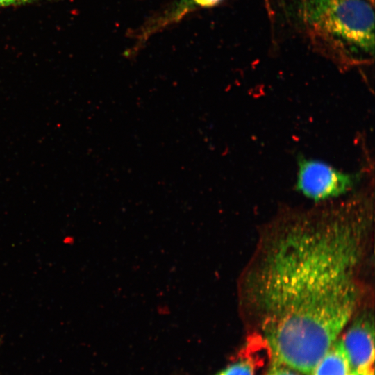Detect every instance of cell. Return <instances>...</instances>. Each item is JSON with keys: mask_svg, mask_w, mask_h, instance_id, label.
<instances>
[{"mask_svg": "<svg viewBox=\"0 0 375 375\" xmlns=\"http://www.w3.org/2000/svg\"><path fill=\"white\" fill-rule=\"evenodd\" d=\"M369 206L284 216L262 233L243 273L241 306L273 363L306 375L365 306L373 232Z\"/></svg>", "mask_w": 375, "mask_h": 375, "instance_id": "obj_1", "label": "cell"}, {"mask_svg": "<svg viewBox=\"0 0 375 375\" xmlns=\"http://www.w3.org/2000/svg\"><path fill=\"white\" fill-rule=\"evenodd\" d=\"M304 14L320 33L354 49L373 53L374 12L368 0H306Z\"/></svg>", "mask_w": 375, "mask_h": 375, "instance_id": "obj_2", "label": "cell"}, {"mask_svg": "<svg viewBox=\"0 0 375 375\" xmlns=\"http://www.w3.org/2000/svg\"><path fill=\"white\" fill-rule=\"evenodd\" d=\"M359 177L358 174L343 172L324 162L301 157L296 188L307 198L320 202L345 194Z\"/></svg>", "mask_w": 375, "mask_h": 375, "instance_id": "obj_3", "label": "cell"}, {"mask_svg": "<svg viewBox=\"0 0 375 375\" xmlns=\"http://www.w3.org/2000/svg\"><path fill=\"white\" fill-rule=\"evenodd\" d=\"M369 303L362 308L340 337L347 358L350 372L374 375V317Z\"/></svg>", "mask_w": 375, "mask_h": 375, "instance_id": "obj_4", "label": "cell"}, {"mask_svg": "<svg viewBox=\"0 0 375 375\" xmlns=\"http://www.w3.org/2000/svg\"><path fill=\"white\" fill-rule=\"evenodd\" d=\"M349 373L346 353L338 338L316 365L310 375H349Z\"/></svg>", "mask_w": 375, "mask_h": 375, "instance_id": "obj_5", "label": "cell"}, {"mask_svg": "<svg viewBox=\"0 0 375 375\" xmlns=\"http://www.w3.org/2000/svg\"><path fill=\"white\" fill-rule=\"evenodd\" d=\"M253 361V360L248 358L242 360L228 366L216 375H254L255 365Z\"/></svg>", "mask_w": 375, "mask_h": 375, "instance_id": "obj_6", "label": "cell"}, {"mask_svg": "<svg viewBox=\"0 0 375 375\" xmlns=\"http://www.w3.org/2000/svg\"><path fill=\"white\" fill-rule=\"evenodd\" d=\"M268 375H297L281 365L273 364Z\"/></svg>", "mask_w": 375, "mask_h": 375, "instance_id": "obj_7", "label": "cell"}, {"mask_svg": "<svg viewBox=\"0 0 375 375\" xmlns=\"http://www.w3.org/2000/svg\"><path fill=\"white\" fill-rule=\"evenodd\" d=\"M37 0H0V8L7 7L10 6H19L32 3Z\"/></svg>", "mask_w": 375, "mask_h": 375, "instance_id": "obj_8", "label": "cell"}, {"mask_svg": "<svg viewBox=\"0 0 375 375\" xmlns=\"http://www.w3.org/2000/svg\"><path fill=\"white\" fill-rule=\"evenodd\" d=\"M220 0H193L197 4L201 6H212L217 3Z\"/></svg>", "mask_w": 375, "mask_h": 375, "instance_id": "obj_9", "label": "cell"}, {"mask_svg": "<svg viewBox=\"0 0 375 375\" xmlns=\"http://www.w3.org/2000/svg\"><path fill=\"white\" fill-rule=\"evenodd\" d=\"M349 375H358V374L353 373V372H350Z\"/></svg>", "mask_w": 375, "mask_h": 375, "instance_id": "obj_10", "label": "cell"}]
</instances>
